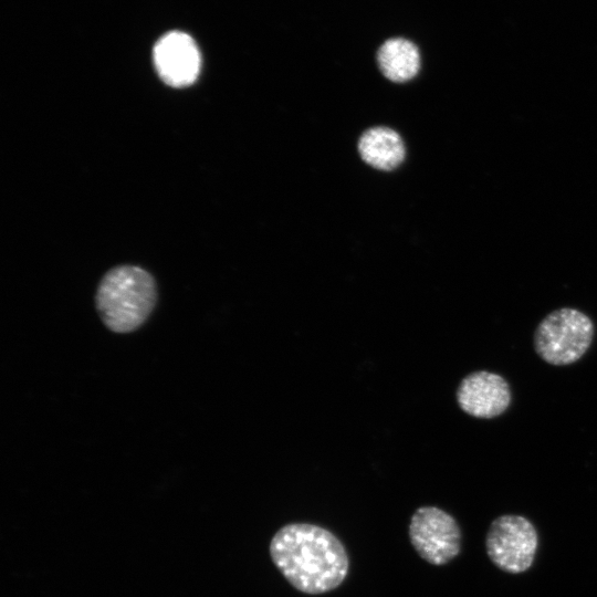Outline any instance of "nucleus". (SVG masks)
<instances>
[{
    "label": "nucleus",
    "mask_w": 597,
    "mask_h": 597,
    "mask_svg": "<svg viewBox=\"0 0 597 597\" xmlns=\"http://www.w3.org/2000/svg\"><path fill=\"white\" fill-rule=\"evenodd\" d=\"M270 555L284 578L310 595L337 588L349 568L342 542L331 531L308 523L282 526L270 542Z\"/></svg>",
    "instance_id": "1"
},
{
    "label": "nucleus",
    "mask_w": 597,
    "mask_h": 597,
    "mask_svg": "<svg viewBox=\"0 0 597 597\" xmlns=\"http://www.w3.org/2000/svg\"><path fill=\"white\" fill-rule=\"evenodd\" d=\"M157 302V286L146 270L118 265L101 280L96 310L104 325L115 333H130L149 317Z\"/></svg>",
    "instance_id": "2"
},
{
    "label": "nucleus",
    "mask_w": 597,
    "mask_h": 597,
    "mask_svg": "<svg viewBox=\"0 0 597 597\" xmlns=\"http://www.w3.org/2000/svg\"><path fill=\"white\" fill-rule=\"evenodd\" d=\"M594 338L590 317L570 307L547 314L534 333L535 352L544 362L554 366H566L580 359Z\"/></svg>",
    "instance_id": "3"
},
{
    "label": "nucleus",
    "mask_w": 597,
    "mask_h": 597,
    "mask_svg": "<svg viewBox=\"0 0 597 597\" xmlns=\"http://www.w3.org/2000/svg\"><path fill=\"white\" fill-rule=\"evenodd\" d=\"M537 547V531L522 515H501L490 524L485 538L486 554L501 570L510 574L527 570L534 562Z\"/></svg>",
    "instance_id": "4"
},
{
    "label": "nucleus",
    "mask_w": 597,
    "mask_h": 597,
    "mask_svg": "<svg viewBox=\"0 0 597 597\" xmlns=\"http://www.w3.org/2000/svg\"><path fill=\"white\" fill-rule=\"evenodd\" d=\"M408 533L417 554L429 564L444 565L460 553V527L452 515L437 506L417 509Z\"/></svg>",
    "instance_id": "5"
},
{
    "label": "nucleus",
    "mask_w": 597,
    "mask_h": 597,
    "mask_svg": "<svg viewBox=\"0 0 597 597\" xmlns=\"http://www.w3.org/2000/svg\"><path fill=\"white\" fill-rule=\"evenodd\" d=\"M153 59L160 78L174 87L192 84L201 65L200 52L195 40L179 31L169 32L157 41Z\"/></svg>",
    "instance_id": "6"
},
{
    "label": "nucleus",
    "mask_w": 597,
    "mask_h": 597,
    "mask_svg": "<svg viewBox=\"0 0 597 597\" xmlns=\"http://www.w3.org/2000/svg\"><path fill=\"white\" fill-rule=\"evenodd\" d=\"M511 400L506 379L488 370L467 375L457 390V401L461 410L480 419L501 416L510 407Z\"/></svg>",
    "instance_id": "7"
},
{
    "label": "nucleus",
    "mask_w": 597,
    "mask_h": 597,
    "mask_svg": "<svg viewBox=\"0 0 597 597\" xmlns=\"http://www.w3.org/2000/svg\"><path fill=\"white\" fill-rule=\"evenodd\" d=\"M358 150L365 163L380 170L395 169L405 157L400 136L387 127L366 130L358 142Z\"/></svg>",
    "instance_id": "8"
},
{
    "label": "nucleus",
    "mask_w": 597,
    "mask_h": 597,
    "mask_svg": "<svg viewBox=\"0 0 597 597\" xmlns=\"http://www.w3.org/2000/svg\"><path fill=\"white\" fill-rule=\"evenodd\" d=\"M379 69L392 82L402 83L412 78L420 67L417 46L405 39H390L377 54Z\"/></svg>",
    "instance_id": "9"
}]
</instances>
